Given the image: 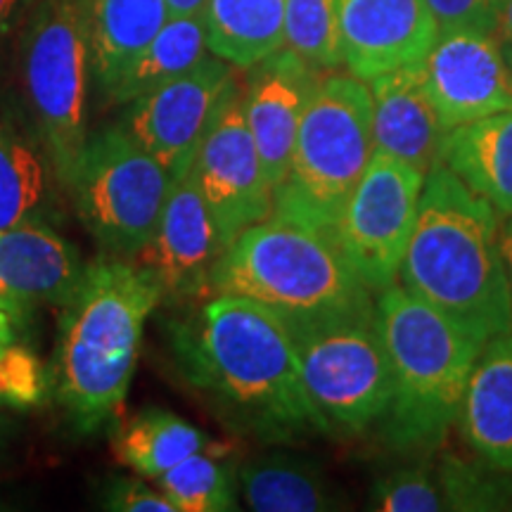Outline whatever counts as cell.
<instances>
[{"instance_id":"1","label":"cell","mask_w":512,"mask_h":512,"mask_svg":"<svg viewBox=\"0 0 512 512\" xmlns=\"http://www.w3.org/2000/svg\"><path fill=\"white\" fill-rule=\"evenodd\" d=\"M171 349L230 430L266 444L335 434L309 396L290 330L266 306L211 297L171 325Z\"/></svg>"},{"instance_id":"2","label":"cell","mask_w":512,"mask_h":512,"mask_svg":"<svg viewBox=\"0 0 512 512\" xmlns=\"http://www.w3.org/2000/svg\"><path fill=\"white\" fill-rule=\"evenodd\" d=\"M501 214L444 162L427 171L401 287L477 342L512 332V294L498 247Z\"/></svg>"},{"instance_id":"3","label":"cell","mask_w":512,"mask_h":512,"mask_svg":"<svg viewBox=\"0 0 512 512\" xmlns=\"http://www.w3.org/2000/svg\"><path fill=\"white\" fill-rule=\"evenodd\" d=\"M162 302V285L136 261L110 256L86 268L79 290L62 306L50 370L76 432H98L117 418L136 373L145 320Z\"/></svg>"},{"instance_id":"4","label":"cell","mask_w":512,"mask_h":512,"mask_svg":"<svg viewBox=\"0 0 512 512\" xmlns=\"http://www.w3.org/2000/svg\"><path fill=\"white\" fill-rule=\"evenodd\" d=\"M375 313L392 363V401L380 422L382 439L401 453L430 451L458 420L484 344L399 285L377 294Z\"/></svg>"},{"instance_id":"5","label":"cell","mask_w":512,"mask_h":512,"mask_svg":"<svg viewBox=\"0 0 512 512\" xmlns=\"http://www.w3.org/2000/svg\"><path fill=\"white\" fill-rule=\"evenodd\" d=\"M211 297H240L283 320L373 309V292L344 259L335 233L271 214L230 242L209 275Z\"/></svg>"},{"instance_id":"6","label":"cell","mask_w":512,"mask_h":512,"mask_svg":"<svg viewBox=\"0 0 512 512\" xmlns=\"http://www.w3.org/2000/svg\"><path fill=\"white\" fill-rule=\"evenodd\" d=\"M373 150L368 81L325 72L299 126L290 171L273 192L271 214L292 216L335 233Z\"/></svg>"},{"instance_id":"7","label":"cell","mask_w":512,"mask_h":512,"mask_svg":"<svg viewBox=\"0 0 512 512\" xmlns=\"http://www.w3.org/2000/svg\"><path fill=\"white\" fill-rule=\"evenodd\" d=\"M309 396L335 434L380 425L392 401V363L373 309L283 320Z\"/></svg>"},{"instance_id":"8","label":"cell","mask_w":512,"mask_h":512,"mask_svg":"<svg viewBox=\"0 0 512 512\" xmlns=\"http://www.w3.org/2000/svg\"><path fill=\"white\" fill-rule=\"evenodd\" d=\"M64 185L102 252L133 261L155 235L174 178L124 128L112 126L86 140Z\"/></svg>"},{"instance_id":"9","label":"cell","mask_w":512,"mask_h":512,"mask_svg":"<svg viewBox=\"0 0 512 512\" xmlns=\"http://www.w3.org/2000/svg\"><path fill=\"white\" fill-rule=\"evenodd\" d=\"M91 0H48L34 17L24 50V88L41 150L64 183L88 140L86 91Z\"/></svg>"},{"instance_id":"10","label":"cell","mask_w":512,"mask_h":512,"mask_svg":"<svg viewBox=\"0 0 512 512\" xmlns=\"http://www.w3.org/2000/svg\"><path fill=\"white\" fill-rule=\"evenodd\" d=\"M425 174L373 150L335 228L344 259L373 294L396 285L418 221Z\"/></svg>"},{"instance_id":"11","label":"cell","mask_w":512,"mask_h":512,"mask_svg":"<svg viewBox=\"0 0 512 512\" xmlns=\"http://www.w3.org/2000/svg\"><path fill=\"white\" fill-rule=\"evenodd\" d=\"M190 174L214 216L223 252L247 228L271 216L273 188L249 131L245 93L238 79L226 88L211 114Z\"/></svg>"},{"instance_id":"12","label":"cell","mask_w":512,"mask_h":512,"mask_svg":"<svg viewBox=\"0 0 512 512\" xmlns=\"http://www.w3.org/2000/svg\"><path fill=\"white\" fill-rule=\"evenodd\" d=\"M233 79V64L204 57L188 74L131 100L119 126L176 181L190 171L211 114Z\"/></svg>"},{"instance_id":"13","label":"cell","mask_w":512,"mask_h":512,"mask_svg":"<svg viewBox=\"0 0 512 512\" xmlns=\"http://www.w3.org/2000/svg\"><path fill=\"white\" fill-rule=\"evenodd\" d=\"M425 88L446 131L512 110V81L501 43L482 31L439 34L422 60Z\"/></svg>"},{"instance_id":"14","label":"cell","mask_w":512,"mask_h":512,"mask_svg":"<svg viewBox=\"0 0 512 512\" xmlns=\"http://www.w3.org/2000/svg\"><path fill=\"white\" fill-rule=\"evenodd\" d=\"M221 254L219 228L188 171L171 185L155 235L133 261L155 275L164 302L188 304L209 294L211 268Z\"/></svg>"},{"instance_id":"15","label":"cell","mask_w":512,"mask_h":512,"mask_svg":"<svg viewBox=\"0 0 512 512\" xmlns=\"http://www.w3.org/2000/svg\"><path fill=\"white\" fill-rule=\"evenodd\" d=\"M247 72V86L242 88L247 124L264 174L275 192L290 171L299 126L325 72L290 48L275 50Z\"/></svg>"},{"instance_id":"16","label":"cell","mask_w":512,"mask_h":512,"mask_svg":"<svg viewBox=\"0 0 512 512\" xmlns=\"http://www.w3.org/2000/svg\"><path fill=\"white\" fill-rule=\"evenodd\" d=\"M344 67L370 81L422 62L439 38L425 0H335Z\"/></svg>"},{"instance_id":"17","label":"cell","mask_w":512,"mask_h":512,"mask_svg":"<svg viewBox=\"0 0 512 512\" xmlns=\"http://www.w3.org/2000/svg\"><path fill=\"white\" fill-rule=\"evenodd\" d=\"M373 95V145L427 176L439 162L446 128L425 88L422 62L403 64L368 81Z\"/></svg>"},{"instance_id":"18","label":"cell","mask_w":512,"mask_h":512,"mask_svg":"<svg viewBox=\"0 0 512 512\" xmlns=\"http://www.w3.org/2000/svg\"><path fill=\"white\" fill-rule=\"evenodd\" d=\"M79 249L43 219L0 233V283L24 306H64L86 275Z\"/></svg>"},{"instance_id":"19","label":"cell","mask_w":512,"mask_h":512,"mask_svg":"<svg viewBox=\"0 0 512 512\" xmlns=\"http://www.w3.org/2000/svg\"><path fill=\"white\" fill-rule=\"evenodd\" d=\"M456 422L479 458L512 472V332L479 351Z\"/></svg>"},{"instance_id":"20","label":"cell","mask_w":512,"mask_h":512,"mask_svg":"<svg viewBox=\"0 0 512 512\" xmlns=\"http://www.w3.org/2000/svg\"><path fill=\"white\" fill-rule=\"evenodd\" d=\"M439 162L498 214H512V110L446 131Z\"/></svg>"},{"instance_id":"21","label":"cell","mask_w":512,"mask_h":512,"mask_svg":"<svg viewBox=\"0 0 512 512\" xmlns=\"http://www.w3.org/2000/svg\"><path fill=\"white\" fill-rule=\"evenodd\" d=\"M240 498L256 512H320L347 508L316 465L292 453H266L240 465Z\"/></svg>"},{"instance_id":"22","label":"cell","mask_w":512,"mask_h":512,"mask_svg":"<svg viewBox=\"0 0 512 512\" xmlns=\"http://www.w3.org/2000/svg\"><path fill=\"white\" fill-rule=\"evenodd\" d=\"M169 17L166 0H91V57L107 93Z\"/></svg>"},{"instance_id":"23","label":"cell","mask_w":512,"mask_h":512,"mask_svg":"<svg viewBox=\"0 0 512 512\" xmlns=\"http://www.w3.org/2000/svg\"><path fill=\"white\" fill-rule=\"evenodd\" d=\"M287 0H207L211 55L249 69L285 46Z\"/></svg>"},{"instance_id":"24","label":"cell","mask_w":512,"mask_h":512,"mask_svg":"<svg viewBox=\"0 0 512 512\" xmlns=\"http://www.w3.org/2000/svg\"><path fill=\"white\" fill-rule=\"evenodd\" d=\"M209 444L207 434L181 415L164 408H145L114 432L112 451L114 458L136 475L157 479Z\"/></svg>"},{"instance_id":"25","label":"cell","mask_w":512,"mask_h":512,"mask_svg":"<svg viewBox=\"0 0 512 512\" xmlns=\"http://www.w3.org/2000/svg\"><path fill=\"white\" fill-rule=\"evenodd\" d=\"M209 53L204 15H171L150 46L131 62L126 74L112 88L110 98L114 102L136 100L188 74Z\"/></svg>"},{"instance_id":"26","label":"cell","mask_w":512,"mask_h":512,"mask_svg":"<svg viewBox=\"0 0 512 512\" xmlns=\"http://www.w3.org/2000/svg\"><path fill=\"white\" fill-rule=\"evenodd\" d=\"M155 482L176 512L238 510L240 465L216 446L183 458Z\"/></svg>"},{"instance_id":"27","label":"cell","mask_w":512,"mask_h":512,"mask_svg":"<svg viewBox=\"0 0 512 512\" xmlns=\"http://www.w3.org/2000/svg\"><path fill=\"white\" fill-rule=\"evenodd\" d=\"M48 202V166L34 143L0 121V233L41 219Z\"/></svg>"},{"instance_id":"28","label":"cell","mask_w":512,"mask_h":512,"mask_svg":"<svg viewBox=\"0 0 512 512\" xmlns=\"http://www.w3.org/2000/svg\"><path fill=\"white\" fill-rule=\"evenodd\" d=\"M437 477L444 510H512V472L498 470L484 458L465 460L446 453Z\"/></svg>"},{"instance_id":"29","label":"cell","mask_w":512,"mask_h":512,"mask_svg":"<svg viewBox=\"0 0 512 512\" xmlns=\"http://www.w3.org/2000/svg\"><path fill=\"white\" fill-rule=\"evenodd\" d=\"M285 48L320 72H335L344 64L335 0H287Z\"/></svg>"},{"instance_id":"30","label":"cell","mask_w":512,"mask_h":512,"mask_svg":"<svg viewBox=\"0 0 512 512\" xmlns=\"http://www.w3.org/2000/svg\"><path fill=\"white\" fill-rule=\"evenodd\" d=\"M50 389V370L43 366L36 351L22 344V339L0 349V408L29 411L46 401Z\"/></svg>"},{"instance_id":"31","label":"cell","mask_w":512,"mask_h":512,"mask_svg":"<svg viewBox=\"0 0 512 512\" xmlns=\"http://www.w3.org/2000/svg\"><path fill=\"white\" fill-rule=\"evenodd\" d=\"M370 508L382 512H437L444 510L439 477L430 467H396L377 477L370 489Z\"/></svg>"},{"instance_id":"32","label":"cell","mask_w":512,"mask_h":512,"mask_svg":"<svg viewBox=\"0 0 512 512\" xmlns=\"http://www.w3.org/2000/svg\"><path fill=\"white\" fill-rule=\"evenodd\" d=\"M439 34L448 31H482L494 34L503 0H425Z\"/></svg>"},{"instance_id":"33","label":"cell","mask_w":512,"mask_h":512,"mask_svg":"<svg viewBox=\"0 0 512 512\" xmlns=\"http://www.w3.org/2000/svg\"><path fill=\"white\" fill-rule=\"evenodd\" d=\"M102 508L114 512H176L174 503L140 475L110 479L102 491Z\"/></svg>"},{"instance_id":"34","label":"cell","mask_w":512,"mask_h":512,"mask_svg":"<svg viewBox=\"0 0 512 512\" xmlns=\"http://www.w3.org/2000/svg\"><path fill=\"white\" fill-rule=\"evenodd\" d=\"M498 247H501V256L505 271H508V283L512 294V214L501 216V228H498Z\"/></svg>"},{"instance_id":"35","label":"cell","mask_w":512,"mask_h":512,"mask_svg":"<svg viewBox=\"0 0 512 512\" xmlns=\"http://www.w3.org/2000/svg\"><path fill=\"white\" fill-rule=\"evenodd\" d=\"M29 306H24L22 302H17L12 294L5 290V285L0 283V316H10V318H17V320H24L27 323L29 318Z\"/></svg>"},{"instance_id":"36","label":"cell","mask_w":512,"mask_h":512,"mask_svg":"<svg viewBox=\"0 0 512 512\" xmlns=\"http://www.w3.org/2000/svg\"><path fill=\"white\" fill-rule=\"evenodd\" d=\"M494 38L498 43L512 41V0H503V8H501V15H498Z\"/></svg>"},{"instance_id":"37","label":"cell","mask_w":512,"mask_h":512,"mask_svg":"<svg viewBox=\"0 0 512 512\" xmlns=\"http://www.w3.org/2000/svg\"><path fill=\"white\" fill-rule=\"evenodd\" d=\"M22 330H24V320L0 316V349H3L8 342H15V339H19Z\"/></svg>"},{"instance_id":"38","label":"cell","mask_w":512,"mask_h":512,"mask_svg":"<svg viewBox=\"0 0 512 512\" xmlns=\"http://www.w3.org/2000/svg\"><path fill=\"white\" fill-rule=\"evenodd\" d=\"M171 15H204L207 0H166Z\"/></svg>"},{"instance_id":"39","label":"cell","mask_w":512,"mask_h":512,"mask_svg":"<svg viewBox=\"0 0 512 512\" xmlns=\"http://www.w3.org/2000/svg\"><path fill=\"white\" fill-rule=\"evenodd\" d=\"M15 8H17V0H0V34L10 27Z\"/></svg>"},{"instance_id":"40","label":"cell","mask_w":512,"mask_h":512,"mask_svg":"<svg viewBox=\"0 0 512 512\" xmlns=\"http://www.w3.org/2000/svg\"><path fill=\"white\" fill-rule=\"evenodd\" d=\"M501 50H503L505 64H508V74H510V81H512V41L501 43Z\"/></svg>"},{"instance_id":"41","label":"cell","mask_w":512,"mask_h":512,"mask_svg":"<svg viewBox=\"0 0 512 512\" xmlns=\"http://www.w3.org/2000/svg\"><path fill=\"white\" fill-rule=\"evenodd\" d=\"M5 427H8V425L0 420V451H3V446H5Z\"/></svg>"}]
</instances>
